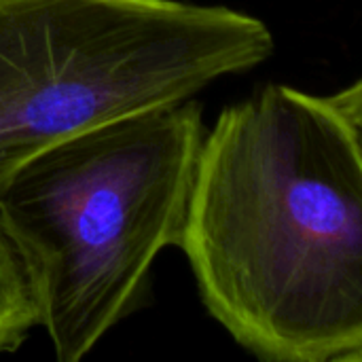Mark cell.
Instances as JSON below:
<instances>
[{
  "label": "cell",
  "instance_id": "cell-1",
  "mask_svg": "<svg viewBox=\"0 0 362 362\" xmlns=\"http://www.w3.org/2000/svg\"><path fill=\"white\" fill-rule=\"evenodd\" d=\"M178 248L257 358L362 356V148L327 95L269 83L218 112Z\"/></svg>",
  "mask_w": 362,
  "mask_h": 362
},
{
  "label": "cell",
  "instance_id": "cell-2",
  "mask_svg": "<svg viewBox=\"0 0 362 362\" xmlns=\"http://www.w3.org/2000/svg\"><path fill=\"white\" fill-rule=\"evenodd\" d=\"M202 104L155 106L45 148L0 185V223L34 278L55 361H83L151 301L178 248L206 136Z\"/></svg>",
  "mask_w": 362,
  "mask_h": 362
},
{
  "label": "cell",
  "instance_id": "cell-3",
  "mask_svg": "<svg viewBox=\"0 0 362 362\" xmlns=\"http://www.w3.org/2000/svg\"><path fill=\"white\" fill-rule=\"evenodd\" d=\"M274 53L265 21L185 0H0V185L45 148L191 100Z\"/></svg>",
  "mask_w": 362,
  "mask_h": 362
},
{
  "label": "cell",
  "instance_id": "cell-4",
  "mask_svg": "<svg viewBox=\"0 0 362 362\" xmlns=\"http://www.w3.org/2000/svg\"><path fill=\"white\" fill-rule=\"evenodd\" d=\"M34 329H40L34 278L0 223V356L17 352Z\"/></svg>",
  "mask_w": 362,
  "mask_h": 362
},
{
  "label": "cell",
  "instance_id": "cell-5",
  "mask_svg": "<svg viewBox=\"0 0 362 362\" xmlns=\"http://www.w3.org/2000/svg\"><path fill=\"white\" fill-rule=\"evenodd\" d=\"M327 98L335 106V110L346 119V123L354 132L362 148V74L356 81H352L348 87H344Z\"/></svg>",
  "mask_w": 362,
  "mask_h": 362
},
{
  "label": "cell",
  "instance_id": "cell-6",
  "mask_svg": "<svg viewBox=\"0 0 362 362\" xmlns=\"http://www.w3.org/2000/svg\"><path fill=\"white\" fill-rule=\"evenodd\" d=\"M361 361H362V356H361Z\"/></svg>",
  "mask_w": 362,
  "mask_h": 362
}]
</instances>
